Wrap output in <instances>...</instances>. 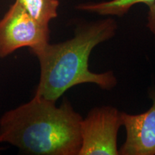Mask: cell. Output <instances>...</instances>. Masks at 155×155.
<instances>
[{
    "label": "cell",
    "mask_w": 155,
    "mask_h": 155,
    "mask_svg": "<svg viewBox=\"0 0 155 155\" xmlns=\"http://www.w3.org/2000/svg\"><path fill=\"white\" fill-rule=\"evenodd\" d=\"M149 96L152 105L147 111L136 115L121 112L127 137L119 154H155V88L151 89Z\"/></svg>",
    "instance_id": "5"
},
{
    "label": "cell",
    "mask_w": 155,
    "mask_h": 155,
    "mask_svg": "<svg viewBox=\"0 0 155 155\" xmlns=\"http://www.w3.org/2000/svg\"><path fill=\"white\" fill-rule=\"evenodd\" d=\"M149 12L147 16V27L151 30L155 39V1L149 7Z\"/></svg>",
    "instance_id": "8"
},
{
    "label": "cell",
    "mask_w": 155,
    "mask_h": 155,
    "mask_svg": "<svg viewBox=\"0 0 155 155\" xmlns=\"http://www.w3.org/2000/svg\"><path fill=\"white\" fill-rule=\"evenodd\" d=\"M121 112L110 106L96 107L81 122L82 145L79 155H118L117 135Z\"/></svg>",
    "instance_id": "4"
},
{
    "label": "cell",
    "mask_w": 155,
    "mask_h": 155,
    "mask_svg": "<svg viewBox=\"0 0 155 155\" xmlns=\"http://www.w3.org/2000/svg\"><path fill=\"white\" fill-rule=\"evenodd\" d=\"M154 1L155 0H111L98 3L81 4L76 8L104 16L113 15L121 17L127 14L131 7L137 4H145L150 7Z\"/></svg>",
    "instance_id": "6"
},
{
    "label": "cell",
    "mask_w": 155,
    "mask_h": 155,
    "mask_svg": "<svg viewBox=\"0 0 155 155\" xmlns=\"http://www.w3.org/2000/svg\"><path fill=\"white\" fill-rule=\"evenodd\" d=\"M82 120L68 101L58 106L35 95L1 116L0 142L28 154L79 155Z\"/></svg>",
    "instance_id": "1"
},
{
    "label": "cell",
    "mask_w": 155,
    "mask_h": 155,
    "mask_svg": "<svg viewBox=\"0 0 155 155\" xmlns=\"http://www.w3.org/2000/svg\"><path fill=\"white\" fill-rule=\"evenodd\" d=\"M116 21L107 18L81 25L67 41L51 44L34 52L40 63V80L35 95L56 101L65 91L83 83H94L111 90L117 80L112 71L93 73L88 68L91 53L96 46L115 35Z\"/></svg>",
    "instance_id": "2"
},
{
    "label": "cell",
    "mask_w": 155,
    "mask_h": 155,
    "mask_svg": "<svg viewBox=\"0 0 155 155\" xmlns=\"http://www.w3.org/2000/svg\"><path fill=\"white\" fill-rule=\"evenodd\" d=\"M49 25L35 19L17 0L0 19V58L22 48L32 53L49 42Z\"/></svg>",
    "instance_id": "3"
},
{
    "label": "cell",
    "mask_w": 155,
    "mask_h": 155,
    "mask_svg": "<svg viewBox=\"0 0 155 155\" xmlns=\"http://www.w3.org/2000/svg\"><path fill=\"white\" fill-rule=\"evenodd\" d=\"M24 9L38 22L49 25L58 17L60 2L58 0H17Z\"/></svg>",
    "instance_id": "7"
}]
</instances>
